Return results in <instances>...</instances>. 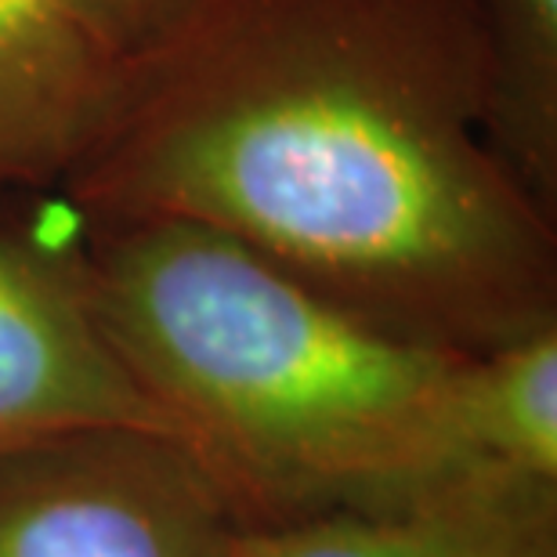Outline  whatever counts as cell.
<instances>
[{
    "mask_svg": "<svg viewBox=\"0 0 557 557\" xmlns=\"http://www.w3.org/2000/svg\"><path fill=\"white\" fill-rule=\"evenodd\" d=\"M127 76L59 0H0V196L70 182L124 106Z\"/></svg>",
    "mask_w": 557,
    "mask_h": 557,
    "instance_id": "obj_5",
    "label": "cell"
},
{
    "mask_svg": "<svg viewBox=\"0 0 557 557\" xmlns=\"http://www.w3.org/2000/svg\"><path fill=\"white\" fill-rule=\"evenodd\" d=\"M236 557H557V485L463 474L403 507L243 525Z\"/></svg>",
    "mask_w": 557,
    "mask_h": 557,
    "instance_id": "obj_6",
    "label": "cell"
},
{
    "mask_svg": "<svg viewBox=\"0 0 557 557\" xmlns=\"http://www.w3.org/2000/svg\"><path fill=\"white\" fill-rule=\"evenodd\" d=\"M488 65V145L557 214V0H467Z\"/></svg>",
    "mask_w": 557,
    "mask_h": 557,
    "instance_id": "obj_8",
    "label": "cell"
},
{
    "mask_svg": "<svg viewBox=\"0 0 557 557\" xmlns=\"http://www.w3.org/2000/svg\"><path fill=\"white\" fill-rule=\"evenodd\" d=\"M113 428L177 438L98 326L70 258L0 228V456Z\"/></svg>",
    "mask_w": 557,
    "mask_h": 557,
    "instance_id": "obj_4",
    "label": "cell"
},
{
    "mask_svg": "<svg viewBox=\"0 0 557 557\" xmlns=\"http://www.w3.org/2000/svg\"><path fill=\"white\" fill-rule=\"evenodd\" d=\"M65 258L239 525L403 507L471 474L449 434L463 355L373 326L199 221L84 218Z\"/></svg>",
    "mask_w": 557,
    "mask_h": 557,
    "instance_id": "obj_2",
    "label": "cell"
},
{
    "mask_svg": "<svg viewBox=\"0 0 557 557\" xmlns=\"http://www.w3.org/2000/svg\"><path fill=\"white\" fill-rule=\"evenodd\" d=\"M62 193L218 228L445 355L557 322V214L488 145L467 0H210Z\"/></svg>",
    "mask_w": 557,
    "mask_h": 557,
    "instance_id": "obj_1",
    "label": "cell"
},
{
    "mask_svg": "<svg viewBox=\"0 0 557 557\" xmlns=\"http://www.w3.org/2000/svg\"><path fill=\"white\" fill-rule=\"evenodd\" d=\"M239 529L166 434L81 431L0 456V557H236Z\"/></svg>",
    "mask_w": 557,
    "mask_h": 557,
    "instance_id": "obj_3",
    "label": "cell"
},
{
    "mask_svg": "<svg viewBox=\"0 0 557 557\" xmlns=\"http://www.w3.org/2000/svg\"><path fill=\"white\" fill-rule=\"evenodd\" d=\"M120 65L135 70L171 44L210 0H59Z\"/></svg>",
    "mask_w": 557,
    "mask_h": 557,
    "instance_id": "obj_9",
    "label": "cell"
},
{
    "mask_svg": "<svg viewBox=\"0 0 557 557\" xmlns=\"http://www.w3.org/2000/svg\"><path fill=\"white\" fill-rule=\"evenodd\" d=\"M449 434L471 474L557 485V322L456 362Z\"/></svg>",
    "mask_w": 557,
    "mask_h": 557,
    "instance_id": "obj_7",
    "label": "cell"
}]
</instances>
